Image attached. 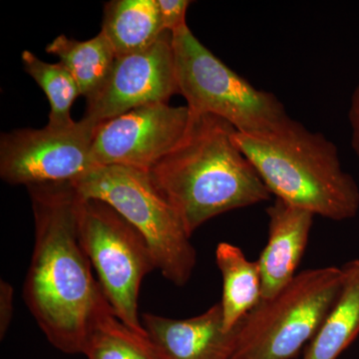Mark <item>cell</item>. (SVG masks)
<instances>
[{
    "instance_id": "cell-1",
    "label": "cell",
    "mask_w": 359,
    "mask_h": 359,
    "mask_svg": "<svg viewBox=\"0 0 359 359\" xmlns=\"http://www.w3.org/2000/svg\"><path fill=\"white\" fill-rule=\"evenodd\" d=\"M27 190L35 235L23 287L26 306L52 346L66 354H83L90 330L109 302L80 238V196L72 183Z\"/></svg>"
},
{
    "instance_id": "cell-2",
    "label": "cell",
    "mask_w": 359,
    "mask_h": 359,
    "mask_svg": "<svg viewBox=\"0 0 359 359\" xmlns=\"http://www.w3.org/2000/svg\"><path fill=\"white\" fill-rule=\"evenodd\" d=\"M236 131L217 116L192 113L183 138L148 173L191 237L219 215L271 199L256 169L236 145Z\"/></svg>"
},
{
    "instance_id": "cell-3",
    "label": "cell",
    "mask_w": 359,
    "mask_h": 359,
    "mask_svg": "<svg viewBox=\"0 0 359 359\" xmlns=\"http://www.w3.org/2000/svg\"><path fill=\"white\" fill-rule=\"evenodd\" d=\"M233 141L276 199L335 222L358 214V183L325 135L290 118L268 133L236 131Z\"/></svg>"
},
{
    "instance_id": "cell-4",
    "label": "cell",
    "mask_w": 359,
    "mask_h": 359,
    "mask_svg": "<svg viewBox=\"0 0 359 359\" xmlns=\"http://www.w3.org/2000/svg\"><path fill=\"white\" fill-rule=\"evenodd\" d=\"M72 184L80 197L111 205L141 233L165 278L177 287L188 283L197 252L178 212L150 175L131 168L97 166Z\"/></svg>"
},
{
    "instance_id": "cell-5",
    "label": "cell",
    "mask_w": 359,
    "mask_h": 359,
    "mask_svg": "<svg viewBox=\"0 0 359 359\" xmlns=\"http://www.w3.org/2000/svg\"><path fill=\"white\" fill-rule=\"evenodd\" d=\"M172 40L179 94L193 114L217 116L244 134L268 133L289 121L278 97L224 65L188 25L172 33Z\"/></svg>"
},
{
    "instance_id": "cell-6",
    "label": "cell",
    "mask_w": 359,
    "mask_h": 359,
    "mask_svg": "<svg viewBox=\"0 0 359 359\" xmlns=\"http://www.w3.org/2000/svg\"><path fill=\"white\" fill-rule=\"evenodd\" d=\"M344 271L306 269L278 294L262 299L238 325L231 359H292L313 339L339 297Z\"/></svg>"
},
{
    "instance_id": "cell-7",
    "label": "cell",
    "mask_w": 359,
    "mask_h": 359,
    "mask_svg": "<svg viewBox=\"0 0 359 359\" xmlns=\"http://www.w3.org/2000/svg\"><path fill=\"white\" fill-rule=\"evenodd\" d=\"M80 238L97 280L118 318L137 334L147 335L138 313L144 278L156 269L145 238L102 201L78 205Z\"/></svg>"
},
{
    "instance_id": "cell-8",
    "label": "cell",
    "mask_w": 359,
    "mask_h": 359,
    "mask_svg": "<svg viewBox=\"0 0 359 359\" xmlns=\"http://www.w3.org/2000/svg\"><path fill=\"white\" fill-rule=\"evenodd\" d=\"M97 126L82 118L66 128L18 129L0 137V177L26 188L73 183L93 169Z\"/></svg>"
},
{
    "instance_id": "cell-9",
    "label": "cell",
    "mask_w": 359,
    "mask_h": 359,
    "mask_svg": "<svg viewBox=\"0 0 359 359\" xmlns=\"http://www.w3.org/2000/svg\"><path fill=\"white\" fill-rule=\"evenodd\" d=\"M191 116L188 106L154 103L108 120L97 126L92 162L149 173L183 138Z\"/></svg>"
},
{
    "instance_id": "cell-10",
    "label": "cell",
    "mask_w": 359,
    "mask_h": 359,
    "mask_svg": "<svg viewBox=\"0 0 359 359\" xmlns=\"http://www.w3.org/2000/svg\"><path fill=\"white\" fill-rule=\"evenodd\" d=\"M179 93L173 40L164 32L145 50L116 58L102 89L87 101L84 119L98 125L154 103H168Z\"/></svg>"
},
{
    "instance_id": "cell-11",
    "label": "cell",
    "mask_w": 359,
    "mask_h": 359,
    "mask_svg": "<svg viewBox=\"0 0 359 359\" xmlns=\"http://www.w3.org/2000/svg\"><path fill=\"white\" fill-rule=\"evenodd\" d=\"M141 320L161 359H231L235 353L238 325L224 330L219 302L186 320L143 313Z\"/></svg>"
},
{
    "instance_id": "cell-12",
    "label": "cell",
    "mask_w": 359,
    "mask_h": 359,
    "mask_svg": "<svg viewBox=\"0 0 359 359\" xmlns=\"http://www.w3.org/2000/svg\"><path fill=\"white\" fill-rule=\"evenodd\" d=\"M269 238L257 259L262 299H269L292 282L308 245L313 212L276 199L266 210Z\"/></svg>"
},
{
    "instance_id": "cell-13",
    "label": "cell",
    "mask_w": 359,
    "mask_h": 359,
    "mask_svg": "<svg viewBox=\"0 0 359 359\" xmlns=\"http://www.w3.org/2000/svg\"><path fill=\"white\" fill-rule=\"evenodd\" d=\"M341 269L344 280L339 297L304 359H337L359 335V259L347 262Z\"/></svg>"
},
{
    "instance_id": "cell-14",
    "label": "cell",
    "mask_w": 359,
    "mask_h": 359,
    "mask_svg": "<svg viewBox=\"0 0 359 359\" xmlns=\"http://www.w3.org/2000/svg\"><path fill=\"white\" fill-rule=\"evenodd\" d=\"M101 33L116 57L145 50L164 33L157 0H112L104 7Z\"/></svg>"
},
{
    "instance_id": "cell-15",
    "label": "cell",
    "mask_w": 359,
    "mask_h": 359,
    "mask_svg": "<svg viewBox=\"0 0 359 359\" xmlns=\"http://www.w3.org/2000/svg\"><path fill=\"white\" fill-rule=\"evenodd\" d=\"M216 263L223 278L221 304L226 332L237 327L262 299V280L257 262L248 259L237 245L222 242L217 245Z\"/></svg>"
},
{
    "instance_id": "cell-16",
    "label": "cell",
    "mask_w": 359,
    "mask_h": 359,
    "mask_svg": "<svg viewBox=\"0 0 359 359\" xmlns=\"http://www.w3.org/2000/svg\"><path fill=\"white\" fill-rule=\"evenodd\" d=\"M77 82L81 96L91 100L102 89L115 65L116 55L107 39L99 33L85 41L59 35L46 47Z\"/></svg>"
},
{
    "instance_id": "cell-17",
    "label": "cell",
    "mask_w": 359,
    "mask_h": 359,
    "mask_svg": "<svg viewBox=\"0 0 359 359\" xmlns=\"http://www.w3.org/2000/svg\"><path fill=\"white\" fill-rule=\"evenodd\" d=\"M83 354L88 359H161L148 335L125 325L109 304L97 316Z\"/></svg>"
},
{
    "instance_id": "cell-18",
    "label": "cell",
    "mask_w": 359,
    "mask_h": 359,
    "mask_svg": "<svg viewBox=\"0 0 359 359\" xmlns=\"http://www.w3.org/2000/svg\"><path fill=\"white\" fill-rule=\"evenodd\" d=\"M23 67L30 77L43 90L50 105L48 126L66 128L75 124L71 108L81 96L74 78L61 63H48L37 57L32 51L21 54Z\"/></svg>"
},
{
    "instance_id": "cell-19",
    "label": "cell",
    "mask_w": 359,
    "mask_h": 359,
    "mask_svg": "<svg viewBox=\"0 0 359 359\" xmlns=\"http://www.w3.org/2000/svg\"><path fill=\"white\" fill-rule=\"evenodd\" d=\"M192 1L189 0H157L161 28L173 33L187 25L186 15Z\"/></svg>"
},
{
    "instance_id": "cell-20",
    "label": "cell",
    "mask_w": 359,
    "mask_h": 359,
    "mask_svg": "<svg viewBox=\"0 0 359 359\" xmlns=\"http://www.w3.org/2000/svg\"><path fill=\"white\" fill-rule=\"evenodd\" d=\"M14 311V290L6 280H0V339L6 337Z\"/></svg>"
},
{
    "instance_id": "cell-21",
    "label": "cell",
    "mask_w": 359,
    "mask_h": 359,
    "mask_svg": "<svg viewBox=\"0 0 359 359\" xmlns=\"http://www.w3.org/2000/svg\"><path fill=\"white\" fill-rule=\"evenodd\" d=\"M348 120L351 128V145L354 153L359 158V84L351 96Z\"/></svg>"
}]
</instances>
